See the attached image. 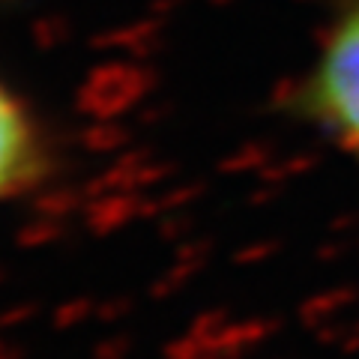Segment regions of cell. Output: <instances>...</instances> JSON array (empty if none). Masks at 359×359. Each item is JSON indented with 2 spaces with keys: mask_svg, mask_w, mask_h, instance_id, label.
Instances as JSON below:
<instances>
[{
  "mask_svg": "<svg viewBox=\"0 0 359 359\" xmlns=\"http://www.w3.org/2000/svg\"><path fill=\"white\" fill-rule=\"evenodd\" d=\"M297 111L335 147L359 156V0L335 6L318 54L297 87Z\"/></svg>",
  "mask_w": 359,
  "mask_h": 359,
  "instance_id": "obj_1",
  "label": "cell"
},
{
  "mask_svg": "<svg viewBox=\"0 0 359 359\" xmlns=\"http://www.w3.org/2000/svg\"><path fill=\"white\" fill-rule=\"evenodd\" d=\"M48 168L42 126L25 99L0 78V207L36 189Z\"/></svg>",
  "mask_w": 359,
  "mask_h": 359,
  "instance_id": "obj_2",
  "label": "cell"
}]
</instances>
